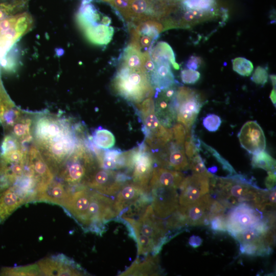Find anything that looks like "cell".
Returning a JSON list of instances; mask_svg holds the SVG:
<instances>
[{
  "mask_svg": "<svg viewBox=\"0 0 276 276\" xmlns=\"http://www.w3.org/2000/svg\"><path fill=\"white\" fill-rule=\"evenodd\" d=\"M129 225L131 237L137 242V256L157 255L171 236L164 219L157 217L151 204H149L135 220L131 217H123Z\"/></svg>",
  "mask_w": 276,
  "mask_h": 276,
  "instance_id": "cell-1",
  "label": "cell"
},
{
  "mask_svg": "<svg viewBox=\"0 0 276 276\" xmlns=\"http://www.w3.org/2000/svg\"><path fill=\"white\" fill-rule=\"evenodd\" d=\"M113 91L130 102L139 104L152 97L154 90L144 70L132 69L119 63L111 81Z\"/></svg>",
  "mask_w": 276,
  "mask_h": 276,
  "instance_id": "cell-2",
  "label": "cell"
},
{
  "mask_svg": "<svg viewBox=\"0 0 276 276\" xmlns=\"http://www.w3.org/2000/svg\"><path fill=\"white\" fill-rule=\"evenodd\" d=\"M98 167L95 156L82 142L61 165L57 174L66 186L73 188L84 186L89 174Z\"/></svg>",
  "mask_w": 276,
  "mask_h": 276,
  "instance_id": "cell-3",
  "label": "cell"
},
{
  "mask_svg": "<svg viewBox=\"0 0 276 276\" xmlns=\"http://www.w3.org/2000/svg\"><path fill=\"white\" fill-rule=\"evenodd\" d=\"M137 113L142 121L144 141L150 150L158 149L173 140L172 129L163 126L155 114L154 102L152 97L147 98L138 104Z\"/></svg>",
  "mask_w": 276,
  "mask_h": 276,
  "instance_id": "cell-4",
  "label": "cell"
},
{
  "mask_svg": "<svg viewBox=\"0 0 276 276\" xmlns=\"http://www.w3.org/2000/svg\"><path fill=\"white\" fill-rule=\"evenodd\" d=\"M151 202L150 192L132 181H128L121 187L113 200L116 219L129 217L142 213Z\"/></svg>",
  "mask_w": 276,
  "mask_h": 276,
  "instance_id": "cell-5",
  "label": "cell"
},
{
  "mask_svg": "<svg viewBox=\"0 0 276 276\" xmlns=\"http://www.w3.org/2000/svg\"><path fill=\"white\" fill-rule=\"evenodd\" d=\"M154 163V157L145 141L127 151L126 173H131L133 182L149 192Z\"/></svg>",
  "mask_w": 276,
  "mask_h": 276,
  "instance_id": "cell-6",
  "label": "cell"
},
{
  "mask_svg": "<svg viewBox=\"0 0 276 276\" xmlns=\"http://www.w3.org/2000/svg\"><path fill=\"white\" fill-rule=\"evenodd\" d=\"M171 105L176 112V119L190 132L204 101L196 91L186 87H179L171 99Z\"/></svg>",
  "mask_w": 276,
  "mask_h": 276,
  "instance_id": "cell-7",
  "label": "cell"
},
{
  "mask_svg": "<svg viewBox=\"0 0 276 276\" xmlns=\"http://www.w3.org/2000/svg\"><path fill=\"white\" fill-rule=\"evenodd\" d=\"M131 179L125 172L96 168L88 176L84 186L107 196L116 195L123 185Z\"/></svg>",
  "mask_w": 276,
  "mask_h": 276,
  "instance_id": "cell-8",
  "label": "cell"
},
{
  "mask_svg": "<svg viewBox=\"0 0 276 276\" xmlns=\"http://www.w3.org/2000/svg\"><path fill=\"white\" fill-rule=\"evenodd\" d=\"M91 189L86 186L72 188L71 193L62 206L65 212L73 217L85 231L90 201Z\"/></svg>",
  "mask_w": 276,
  "mask_h": 276,
  "instance_id": "cell-9",
  "label": "cell"
},
{
  "mask_svg": "<svg viewBox=\"0 0 276 276\" xmlns=\"http://www.w3.org/2000/svg\"><path fill=\"white\" fill-rule=\"evenodd\" d=\"M37 264L43 275H88V273L79 264L62 254L42 259Z\"/></svg>",
  "mask_w": 276,
  "mask_h": 276,
  "instance_id": "cell-10",
  "label": "cell"
},
{
  "mask_svg": "<svg viewBox=\"0 0 276 276\" xmlns=\"http://www.w3.org/2000/svg\"><path fill=\"white\" fill-rule=\"evenodd\" d=\"M254 206L242 202L233 206L226 216V231L231 235L251 227L262 220Z\"/></svg>",
  "mask_w": 276,
  "mask_h": 276,
  "instance_id": "cell-11",
  "label": "cell"
},
{
  "mask_svg": "<svg viewBox=\"0 0 276 276\" xmlns=\"http://www.w3.org/2000/svg\"><path fill=\"white\" fill-rule=\"evenodd\" d=\"M210 178L201 175L194 174L183 178L179 188V205L186 206L199 200L210 192Z\"/></svg>",
  "mask_w": 276,
  "mask_h": 276,
  "instance_id": "cell-12",
  "label": "cell"
},
{
  "mask_svg": "<svg viewBox=\"0 0 276 276\" xmlns=\"http://www.w3.org/2000/svg\"><path fill=\"white\" fill-rule=\"evenodd\" d=\"M177 189L172 187H156L150 189L151 205L155 215L166 219L178 208Z\"/></svg>",
  "mask_w": 276,
  "mask_h": 276,
  "instance_id": "cell-13",
  "label": "cell"
},
{
  "mask_svg": "<svg viewBox=\"0 0 276 276\" xmlns=\"http://www.w3.org/2000/svg\"><path fill=\"white\" fill-rule=\"evenodd\" d=\"M27 162L38 181L37 197L53 180L55 174L34 144L28 150Z\"/></svg>",
  "mask_w": 276,
  "mask_h": 276,
  "instance_id": "cell-14",
  "label": "cell"
},
{
  "mask_svg": "<svg viewBox=\"0 0 276 276\" xmlns=\"http://www.w3.org/2000/svg\"><path fill=\"white\" fill-rule=\"evenodd\" d=\"M237 136L241 146L249 153L255 154L265 149L264 133L256 121L245 123Z\"/></svg>",
  "mask_w": 276,
  "mask_h": 276,
  "instance_id": "cell-15",
  "label": "cell"
},
{
  "mask_svg": "<svg viewBox=\"0 0 276 276\" xmlns=\"http://www.w3.org/2000/svg\"><path fill=\"white\" fill-rule=\"evenodd\" d=\"M212 200L210 194H206L199 200L186 206L179 205L178 210L182 215L186 226L208 225V214Z\"/></svg>",
  "mask_w": 276,
  "mask_h": 276,
  "instance_id": "cell-16",
  "label": "cell"
},
{
  "mask_svg": "<svg viewBox=\"0 0 276 276\" xmlns=\"http://www.w3.org/2000/svg\"><path fill=\"white\" fill-rule=\"evenodd\" d=\"M28 200L14 184L0 191V224Z\"/></svg>",
  "mask_w": 276,
  "mask_h": 276,
  "instance_id": "cell-17",
  "label": "cell"
},
{
  "mask_svg": "<svg viewBox=\"0 0 276 276\" xmlns=\"http://www.w3.org/2000/svg\"><path fill=\"white\" fill-rule=\"evenodd\" d=\"M183 179V175L180 172L160 166L154 167L150 180L149 188L150 190L156 187H172L177 189Z\"/></svg>",
  "mask_w": 276,
  "mask_h": 276,
  "instance_id": "cell-18",
  "label": "cell"
},
{
  "mask_svg": "<svg viewBox=\"0 0 276 276\" xmlns=\"http://www.w3.org/2000/svg\"><path fill=\"white\" fill-rule=\"evenodd\" d=\"M143 261L137 258L133 264L119 275H158L162 273L157 255H148Z\"/></svg>",
  "mask_w": 276,
  "mask_h": 276,
  "instance_id": "cell-19",
  "label": "cell"
},
{
  "mask_svg": "<svg viewBox=\"0 0 276 276\" xmlns=\"http://www.w3.org/2000/svg\"><path fill=\"white\" fill-rule=\"evenodd\" d=\"M155 64V70L149 76V79L155 91H160L176 84L169 61L163 60Z\"/></svg>",
  "mask_w": 276,
  "mask_h": 276,
  "instance_id": "cell-20",
  "label": "cell"
},
{
  "mask_svg": "<svg viewBox=\"0 0 276 276\" xmlns=\"http://www.w3.org/2000/svg\"><path fill=\"white\" fill-rule=\"evenodd\" d=\"M72 189L64 183L53 180L37 197L36 201L51 203L63 206L68 198Z\"/></svg>",
  "mask_w": 276,
  "mask_h": 276,
  "instance_id": "cell-21",
  "label": "cell"
},
{
  "mask_svg": "<svg viewBox=\"0 0 276 276\" xmlns=\"http://www.w3.org/2000/svg\"><path fill=\"white\" fill-rule=\"evenodd\" d=\"M112 26L99 24L90 26L83 30L86 38L91 43L97 45H106L109 43L114 34Z\"/></svg>",
  "mask_w": 276,
  "mask_h": 276,
  "instance_id": "cell-22",
  "label": "cell"
},
{
  "mask_svg": "<svg viewBox=\"0 0 276 276\" xmlns=\"http://www.w3.org/2000/svg\"><path fill=\"white\" fill-rule=\"evenodd\" d=\"M25 113L23 116L13 126L9 132L16 137L21 145L30 142L33 139L32 125L34 117Z\"/></svg>",
  "mask_w": 276,
  "mask_h": 276,
  "instance_id": "cell-23",
  "label": "cell"
},
{
  "mask_svg": "<svg viewBox=\"0 0 276 276\" xmlns=\"http://www.w3.org/2000/svg\"><path fill=\"white\" fill-rule=\"evenodd\" d=\"M144 53H142L134 47L129 44L126 47L122 53L119 63L122 64L130 68L144 70Z\"/></svg>",
  "mask_w": 276,
  "mask_h": 276,
  "instance_id": "cell-24",
  "label": "cell"
},
{
  "mask_svg": "<svg viewBox=\"0 0 276 276\" xmlns=\"http://www.w3.org/2000/svg\"><path fill=\"white\" fill-rule=\"evenodd\" d=\"M150 56L154 63L166 60L169 61L176 70H179V65L176 62L175 54L170 45L166 42H159L150 52Z\"/></svg>",
  "mask_w": 276,
  "mask_h": 276,
  "instance_id": "cell-25",
  "label": "cell"
},
{
  "mask_svg": "<svg viewBox=\"0 0 276 276\" xmlns=\"http://www.w3.org/2000/svg\"><path fill=\"white\" fill-rule=\"evenodd\" d=\"M216 0H182V6L185 10L194 11L206 16L213 14Z\"/></svg>",
  "mask_w": 276,
  "mask_h": 276,
  "instance_id": "cell-26",
  "label": "cell"
},
{
  "mask_svg": "<svg viewBox=\"0 0 276 276\" xmlns=\"http://www.w3.org/2000/svg\"><path fill=\"white\" fill-rule=\"evenodd\" d=\"M91 138L96 146L103 149L112 148L116 142L113 133L101 126L98 127L93 131Z\"/></svg>",
  "mask_w": 276,
  "mask_h": 276,
  "instance_id": "cell-27",
  "label": "cell"
},
{
  "mask_svg": "<svg viewBox=\"0 0 276 276\" xmlns=\"http://www.w3.org/2000/svg\"><path fill=\"white\" fill-rule=\"evenodd\" d=\"M122 151L113 148L103 151L101 159L98 162L100 168L107 170H119V157Z\"/></svg>",
  "mask_w": 276,
  "mask_h": 276,
  "instance_id": "cell-28",
  "label": "cell"
},
{
  "mask_svg": "<svg viewBox=\"0 0 276 276\" xmlns=\"http://www.w3.org/2000/svg\"><path fill=\"white\" fill-rule=\"evenodd\" d=\"M19 65V50L16 46L11 49L0 59V66L7 73H14Z\"/></svg>",
  "mask_w": 276,
  "mask_h": 276,
  "instance_id": "cell-29",
  "label": "cell"
},
{
  "mask_svg": "<svg viewBox=\"0 0 276 276\" xmlns=\"http://www.w3.org/2000/svg\"><path fill=\"white\" fill-rule=\"evenodd\" d=\"M0 275H42L36 264L18 267H3L0 271Z\"/></svg>",
  "mask_w": 276,
  "mask_h": 276,
  "instance_id": "cell-30",
  "label": "cell"
},
{
  "mask_svg": "<svg viewBox=\"0 0 276 276\" xmlns=\"http://www.w3.org/2000/svg\"><path fill=\"white\" fill-rule=\"evenodd\" d=\"M24 111L14 106L6 109L0 117V122L3 126L5 130L9 132L13 126L25 114Z\"/></svg>",
  "mask_w": 276,
  "mask_h": 276,
  "instance_id": "cell-31",
  "label": "cell"
},
{
  "mask_svg": "<svg viewBox=\"0 0 276 276\" xmlns=\"http://www.w3.org/2000/svg\"><path fill=\"white\" fill-rule=\"evenodd\" d=\"M251 165L267 171H275V160L264 151L253 154Z\"/></svg>",
  "mask_w": 276,
  "mask_h": 276,
  "instance_id": "cell-32",
  "label": "cell"
},
{
  "mask_svg": "<svg viewBox=\"0 0 276 276\" xmlns=\"http://www.w3.org/2000/svg\"><path fill=\"white\" fill-rule=\"evenodd\" d=\"M233 70L242 76H249L254 66L252 62L243 57H237L232 60Z\"/></svg>",
  "mask_w": 276,
  "mask_h": 276,
  "instance_id": "cell-33",
  "label": "cell"
},
{
  "mask_svg": "<svg viewBox=\"0 0 276 276\" xmlns=\"http://www.w3.org/2000/svg\"><path fill=\"white\" fill-rule=\"evenodd\" d=\"M33 25V20L31 15L28 12L19 13L16 23L15 29L22 36L31 30Z\"/></svg>",
  "mask_w": 276,
  "mask_h": 276,
  "instance_id": "cell-34",
  "label": "cell"
},
{
  "mask_svg": "<svg viewBox=\"0 0 276 276\" xmlns=\"http://www.w3.org/2000/svg\"><path fill=\"white\" fill-rule=\"evenodd\" d=\"M190 167L194 174H197L206 176L210 178L214 175L208 172L206 168L203 159L198 153L190 159Z\"/></svg>",
  "mask_w": 276,
  "mask_h": 276,
  "instance_id": "cell-35",
  "label": "cell"
},
{
  "mask_svg": "<svg viewBox=\"0 0 276 276\" xmlns=\"http://www.w3.org/2000/svg\"><path fill=\"white\" fill-rule=\"evenodd\" d=\"M201 146L211 153L221 164L223 169L229 173V176L237 174L231 165L215 149L201 141Z\"/></svg>",
  "mask_w": 276,
  "mask_h": 276,
  "instance_id": "cell-36",
  "label": "cell"
},
{
  "mask_svg": "<svg viewBox=\"0 0 276 276\" xmlns=\"http://www.w3.org/2000/svg\"><path fill=\"white\" fill-rule=\"evenodd\" d=\"M21 147L20 143L16 137L10 133L7 134L3 139L0 145V155Z\"/></svg>",
  "mask_w": 276,
  "mask_h": 276,
  "instance_id": "cell-37",
  "label": "cell"
},
{
  "mask_svg": "<svg viewBox=\"0 0 276 276\" xmlns=\"http://www.w3.org/2000/svg\"><path fill=\"white\" fill-rule=\"evenodd\" d=\"M221 122L220 117L215 114H208L202 121L204 127L210 132L216 131L220 127Z\"/></svg>",
  "mask_w": 276,
  "mask_h": 276,
  "instance_id": "cell-38",
  "label": "cell"
},
{
  "mask_svg": "<svg viewBox=\"0 0 276 276\" xmlns=\"http://www.w3.org/2000/svg\"><path fill=\"white\" fill-rule=\"evenodd\" d=\"M200 77V73L196 70L184 69L180 73L181 81L185 84H194L199 80Z\"/></svg>",
  "mask_w": 276,
  "mask_h": 276,
  "instance_id": "cell-39",
  "label": "cell"
},
{
  "mask_svg": "<svg viewBox=\"0 0 276 276\" xmlns=\"http://www.w3.org/2000/svg\"><path fill=\"white\" fill-rule=\"evenodd\" d=\"M268 77L267 70L259 66L255 70L251 77V80L257 84L264 86L267 82Z\"/></svg>",
  "mask_w": 276,
  "mask_h": 276,
  "instance_id": "cell-40",
  "label": "cell"
},
{
  "mask_svg": "<svg viewBox=\"0 0 276 276\" xmlns=\"http://www.w3.org/2000/svg\"><path fill=\"white\" fill-rule=\"evenodd\" d=\"M14 106V103L7 94L0 79V117L6 109Z\"/></svg>",
  "mask_w": 276,
  "mask_h": 276,
  "instance_id": "cell-41",
  "label": "cell"
},
{
  "mask_svg": "<svg viewBox=\"0 0 276 276\" xmlns=\"http://www.w3.org/2000/svg\"><path fill=\"white\" fill-rule=\"evenodd\" d=\"M173 140L177 143L183 145L185 142L187 131L183 125L181 124H177L172 128Z\"/></svg>",
  "mask_w": 276,
  "mask_h": 276,
  "instance_id": "cell-42",
  "label": "cell"
},
{
  "mask_svg": "<svg viewBox=\"0 0 276 276\" xmlns=\"http://www.w3.org/2000/svg\"><path fill=\"white\" fill-rule=\"evenodd\" d=\"M211 228L217 232L226 231V216L219 215L213 217L210 221Z\"/></svg>",
  "mask_w": 276,
  "mask_h": 276,
  "instance_id": "cell-43",
  "label": "cell"
},
{
  "mask_svg": "<svg viewBox=\"0 0 276 276\" xmlns=\"http://www.w3.org/2000/svg\"><path fill=\"white\" fill-rule=\"evenodd\" d=\"M144 69L149 77L155 70V64L151 58L149 53L144 52Z\"/></svg>",
  "mask_w": 276,
  "mask_h": 276,
  "instance_id": "cell-44",
  "label": "cell"
},
{
  "mask_svg": "<svg viewBox=\"0 0 276 276\" xmlns=\"http://www.w3.org/2000/svg\"><path fill=\"white\" fill-rule=\"evenodd\" d=\"M202 59L198 56H191L187 60L186 66L188 69L196 70L201 65Z\"/></svg>",
  "mask_w": 276,
  "mask_h": 276,
  "instance_id": "cell-45",
  "label": "cell"
},
{
  "mask_svg": "<svg viewBox=\"0 0 276 276\" xmlns=\"http://www.w3.org/2000/svg\"><path fill=\"white\" fill-rule=\"evenodd\" d=\"M275 184V171H268V176L266 178L265 185L269 190L274 188Z\"/></svg>",
  "mask_w": 276,
  "mask_h": 276,
  "instance_id": "cell-46",
  "label": "cell"
},
{
  "mask_svg": "<svg viewBox=\"0 0 276 276\" xmlns=\"http://www.w3.org/2000/svg\"><path fill=\"white\" fill-rule=\"evenodd\" d=\"M202 243V239L198 236L192 235L189 240V245L193 248L200 246Z\"/></svg>",
  "mask_w": 276,
  "mask_h": 276,
  "instance_id": "cell-47",
  "label": "cell"
},
{
  "mask_svg": "<svg viewBox=\"0 0 276 276\" xmlns=\"http://www.w3.org/2000/svg\"><path fill=\"white\" fill-rule=\"evenodd\" d=\"M270 99L274 106L275 107L276 104V91L275 88H273L270 94Z\"/></svg>",
  "mask_w": 276,
  "mask_h": 276,
  "instance_id": "cell-48",
  "label": "cell"
},
{
  "mask_svg": "<svg viewBox=\"0 0 276 276\" xmlns=\"http://www.w3.org/2000/svg\"><path fill=\"white\" fill-rule=\"evenodd\" d=\"M64 53V51L63 49L60 48L55 49V55L56 56L60 57L62 56Z\"/></svg>",
  "mask_w": 276,
  "mask_h": 276,
  "instance_id": "cell-49",
  "label": "cell"
},
{
  "mask_svg": "<svg viewBox=\"0 0 276 276\" xmlns=\"http://www.w3.org/2000/svg\"><path fill=\"white\" fill-rule=\"evenodd\" d=\"M209 172L213 174H215L217 171V167L216 166H213L212 167H209L207 169Z\"/></svg>",
  "mask_w": 276,
  "mask_h": 276,
  "instance_id": "cell-50",
  "label": "cell"
},
{
  "mask_svg": "<svg viewBox=\"0 0 276 276\" xmlns=\"http://www.w3.org/2000/svg\"><path fill=\"white\" fill-rule=\"evenodd\" d=\"M269 77L271 80L273 88H275V75H270Z\"/></svg>",
  "mask_w": 276,
  "mask_h": 276,
  "instance_id": "cell-51",
  "label": "cell"
}]
</instances>
